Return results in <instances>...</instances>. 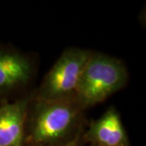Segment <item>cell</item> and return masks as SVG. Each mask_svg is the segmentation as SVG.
I'll list each match as a JSON object with an SVG mask.
<instances>
[{
  "label": "cell",
  "mask_w": 146,
  "mask_h": 146,
  "mask_svg": "<svg viewBox=\"0 0 146 146\" xmlns=\"http://www.w3.org/2000/svg\"><path fill=\"white\" fill-rule=\"evenodd\" d=\"M32 66L21 53L0 49V94L25 85L31 78Z\"/></svg>",
  "instance_id": "cell-6"
},
{
  "label": "cell",
  "mask_w": 146,
  "mask_h": 146,
  "mask_svg": "<svg viewBox=\"0 0 146 146\" xmlns=\"http://www.w3.org/2000/svg\"><path fill=\"white\" fill-rule=\"evenodd\" d=\"M91 53L81 48L65 50L47 72L33 99L75 98L81 74Z\"/></svg>",
  "instance_id": "cell-3"
},
{
  "label": "cell",
  "mask_w": 146,
  "mask_h": 146,
  "mask_svg": "<svg viewBox=\"0 0 146 146\" xmlns=\"http://www.w3.org/2000/svg\"><path fill=\"white\" fill-rule=\"evenodd\" d=\"M30 98L0 106V146H25V124Z\"/></svg>",
  "instance_id": "cell-5"
},
{
  "label": "cell",
  "mask_w": 146,
  "mask_h": 146,
  "mask_svg": "<svg viewBox=\"0 0 146 146\" xmlns=\"http://www.w3.org/2000/svg\"><path fill=\"white\" fill-rule=\"evenodd\" d=\"M128 73L117 58L92 52L80 79L75 100L84 110L103 102L126 85Z\"/></svg>",
  "instance_id": "cell-2"
},
{
  "label": "cell",
  "mask_w": 146,
  "mask_h": 146,
  "mask_svg": "<svg viewBox=\"0 0 146 146\" xmlns=\"http://www.w3.org/2000/svg\"><path fill=\"white\" fill-rule=\"evenodd\" d=\"M84 131L81 130L79 131L76 136L73 137L72 140H70L65 144L61 145L59 146H84V144L85 143L83 138Z\"/></svg>",
  "instance_id": "cell-7"
},
{
  "label": "cell",
  "mask_w": 146,
  "mask_h": 146,
  "mask_svg": "<svg viewBox=\"0 0 146 146\" xmlns=\"http://www.w3.org/2000/svg\"><path fill=\"white\" fill-rule=\"evenodd\" d=\"M83 138L90 146H130L119 114L114 106H110L90 123L84 131Z\"/></svg>",
  "instance_id": "cell-4"
},
{
  "label": "cell",
  "mask_w": 146,
  "mask_h": 146,
  "mask_svg": "<svg viewBox=\"0 0 146 146\" xmlns=\"http://www.w3.org/2000/svg\"><path fill=\"white\" fill-rule=\"evenodd\" d=\"M29 106L25 124V145L59 146L65 144L82 129V112L75 98L35 100Z\"/></svg>",
  "instance_id": "cell-1"
}]
</instances>
